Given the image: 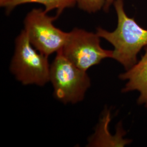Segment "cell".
Segmentation results:
<instances>
[{
  "mask_svg": "<svg viewBox=\"0 0 147 147\" xmlns=\"http://www.w3.org/2000/svg\"><path fill=\"white\" fill-rule=\"evenodd\" d=\"M141 59L131 68L119 76L121 80L127 81L123 93L137 90L140 96L137 100L139 105H144L147 108V47Z\"/></svg>",
  "mask_w": 147,
  "mask_h": 147,
  "instance_id": "obj_6",
  "label": "cell"
},
{
  "mask_svg": "<svg viewBox=\"0 0 147 147\" xmlns=\"http://www.w3.org/2000/svg\"><path fill=\"white\" fill-rule=\"evenodd\" d=\"M50 70L48 56L33 47L22 30L16 38L11 72L22 84L42 86L50 81Z\"/></svg>",
  "mask_w": 147,
  "mask_h": 147,
  "instance_id": "obj_2",
  "label": "cell"
},
{
  "mask_svg": "<svg viewBox=\"0 0 147 147\" xmlns=\"http://www.w3.org/2000/svg\"><path fill=\"white\" fill-rule=\"evenodd\" d=\"M115 0H106V3H105V6L104 8V10L105 11V12H108L111 6L113 5V3Z\"/></svg>",
  "mask_w": 147,
  "mask_h": 147,
  "instance_id": "obj_9",
  "label": "cell"
},
{
  "mask_svg": "<svg viewBox=\"0 0 147 147\" xmlns=\"http://www.w3.org/2000/svg\"><path fill=\"white\" fill-rule=\"evenodd\" d=\"M100 38L96 33L74 28L68 32L66 42L60 51L75 66L87 71L105 58H112L113 50L101 47Z\"/></svg>",
  "mask_w": 147,
  "mask_h": 147,
  "instance_id": "obj_5",
  "label": "cell"
},
{
  "mask_svg": "<svg viewBox=\"0 0 147 147\" xmlns=\"http://www.w3.org/2000/svg\"><path fill=\"white\" fill-rule=\"evenodd\" d=\"M50 65V81L54 95L64 104H76L83 100L90 86L87 71L75 66L59 50Z\"/></svg>",
  "mask_w": 147,
  "mask_h": 147,
  "instance_id": "obj_3",
  "label": "cell"
},
{
  "mask_svg": "<svg viewBox=\"0 0 147 147\" xmlns=\"http://www.w3.org/2000/svg\"><path fill=\"white\" fill-rule=\"evenodd\" d=\"M76 2L81 10L92 14L104 9L106 0H76Z\"/></svg>",
  "mask_w": 147,
  "mask_h": 147,
  "instance_id": "obj_8",
  "label": "cell"
},
{
  "mask_svg": "<svg viewBox=\"0 0 147 147\" xmlns=\"http://www.w3.org/2000/svg\"><path fill=\"white\" fill-rule=\"evenodd\" d=\"M31 3L42 5L47 13L56 10L58 17L64 10L76 5V0H0V6L5 8L7 14H9L16 7Z\"/></svg>",
  "mask_w": 147,
  "mask_h": 147,
  "instance_id": "obj_7",
  "label": "cell"
},
{
  "mask_svg": "<svg viewBox=\"0 0 147 147\" xmlns=\"http://www.w3.org/2000/svg\"><path fill=\"white\" fill-rule=\"evenodd\" d=\"M58 18L48 16L44 9L33 8L24 19V30L31 44L48 57L62 49L68 35V32L53 25V21Z\"/></svg>",
  "mask_w": 147,
  "mask_h": 147,
  "instance_id": "obj_4",
  "label": "cell"
},
{
  "mask_svg": "<svg viewBox=\"0 0 147 147\" xmlns=\"http://www.w3.org/2000/svg\"><path fill=\"white\" fill-rule=\"evenodd\" d=\"M113 5L118 19L117 28L110 32L98 27L96 33L113 45L112 58L127 70L137 62V55L142 48L147 47V30L127 16L124 0H115Z\"/></svg>",
  "mask_w": 147,
  "mask_h": 147,
  "instance_id": "obj_1",
  "label": "cell"
}]
</instances>
